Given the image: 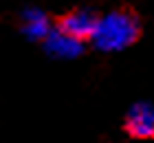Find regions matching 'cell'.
<instances>
[{
	"label": "cell",
	"mask_w": 154,
	"mask_h": 143,
	"mask_svg": "<svg viewBox=\"0 0 154 143\" xmlns=\"http://www.w3.org/2000/svg\"><path fill=\"white\" fill-rule=\"evenodd\" d=\"M42 44H44V51L48 55L57 57V60H73V57L84 53V42L62 33L60 29H55V26H53V31L46 35V40L42 42Z\"/></svg>",
	"instance_id": "277c9868"
},
{
	"label": "cell",
	"mask_w": 154,
	"mask_h": 143,
	"mask_svg": "<svg viewBox=\"0 0 154 143\" xmlns=\"http://www.w3.org/2000/svg\"><path fill=\"white\" fill-rule=\"evenodd\" d=\"M139 35H141V22H139L137 13L130 9H112L99 16L90 42L99 51L115 53L134 44Z\"/></svg>",
	"instance_id": "6da1fadb"
},
{
	"label": "cell",
	"mask_w": 154,
	"mask_h": 143,
	"mask_svg": "<svg viewBox=\"0 0 154 143\" xmlns=\"http://www.w3.org/2000/svg\"><path fill=\"white\" fill-rule=\"evenodd\" d=\"M97 20H99V16L93 13L90 9H73L55 20V29H60L62 33L71 35L79 42H86L93 38Z\"/></svg>",
	"instance_id": "7a4b0ae2"
},
{
	"label": "cell",
	"mask_w": 154,
	"mask_h": 143,
	"mask_svg": "<svg viewBox=\"0 0 154 143\" xmlns=\"http://www.w3.org/2000/svg\"><path fill=\"white\" fill-rule=\"evenodd\" d=\"M123 128L132 139H154V106L134 104L123 119Z\"/></svg>",
	"instance_id": "3957f363"
},
{
	"label": "cell",
	"mask_w": 154,
	"mask_h": 143,
	"mask_svg": "<svg viewBox=\"0 0 154 143\" xmlns=\"http://www.w3.org/2000/svg\"><path fill=\"white\" fill-rule=\"evenodd\" d=\"M55 22L46 16L42 9H35V7H29V9L22 11L20 16V29L24 31V35L29 40H40L44 42L46 35L53 31Z\"/></svg>",
	"instance_id": "5b68a950"
}]
</instances>
